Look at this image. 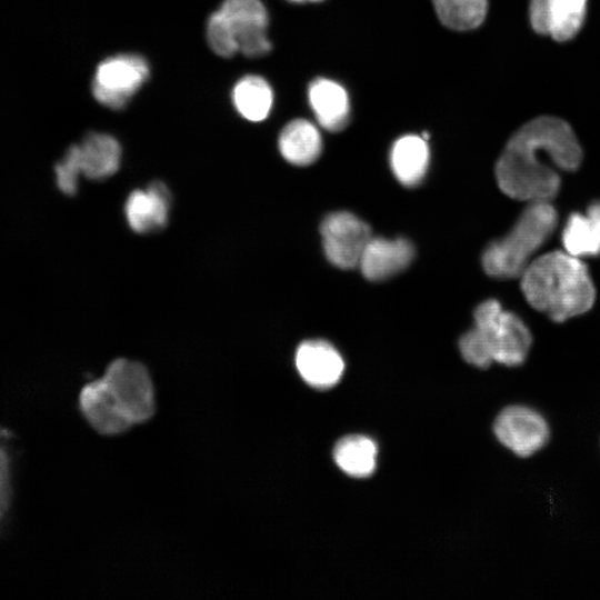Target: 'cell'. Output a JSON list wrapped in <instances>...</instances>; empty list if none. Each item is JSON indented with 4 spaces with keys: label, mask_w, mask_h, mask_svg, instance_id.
I'll return each instance as SVG.
<instances>
[{
    "label": "cell",
    "mask_w": 600,
    "mask_h": 600,
    "mask_svg": "<svg viewBox=\"0 0 600 600\" xmlns=\"http://www.w3.org/2000/svg\"><path fill=\"white\" fill-rule=\"evenodd\" d=\"M310 107L319 124L331 132L343 130L350 120V102L346 89L338 82L314 79L308 88Z\"/></svg>",
    "instance_id": "cell-16"
},
{
    "label": "cell",
    "mask_w": 600,
    "mask_h": 600,
    "mask_svg": "<svg viewBox=\"0 0 600 600\" xmlns=\"http://www.w3.org/2000/svg\"><path fill=\"white\" fill-rule=\"evenodd\" d=\"M580 143L562 119L543 116L518 129L496 164L500 190L516 200L551 201L561 186V171L577 170Z\"/></svg>",
    "instance_id": "cell-1"
},
{
    "label": "cell",
    "mask_w": 600,
    "mask_h": 600,
    "mask_svg": "<svg viewBox=\"0 0 600 600\" xmlns=\"http://www.w3.org/2000/svg\"><path fill=\"white\" fill-rule=\"evenodd\" d=\"M149 73L147 60L139 54L108 57L96 69L92 94L104 107L122 109L147 81Z\"/></svg>",
    "instance_id": "cell-5"
},
{
    "label": "cell",
    "mask_w": 600,
    "mask_h": 600,
    "mask_svg": "<svg viewBox=\"0 0 600 600\" xmlns=\"http://www.w3.org/2000/svg\"><path fill=\"white\" fill-rule=\"evenodd\" d=\"M102 379L134 423L144 422L154 413V390L146 367L137 361L116 359Z\"/></svg>",
    "instance_id": "cell-6"
},
{
    "label": "cell",
    "mask_w": 600,
    "mask_h": 600,
    "mask_svg": "<svg viewBox=\"0 0 600 600\" xmlns=\"http://www.w3.org/2000/svg\"><path fill=\"white\" fill-rule=\"evenodd\" d=\"M219 10L233 30L238 51L259 58L271 50L268 11L261 0H223Z\"/></svg>",
    "instance_id": "cell-8"
},
{
    "label": "cell",
    "mask_w": 600,
    "mask_h": 600,
    "mask_svg": "<svg viewBox=\"0 0 600 600\" xmlns=\"http://www.w3.org/2000/svg\"><path fill=\"white\" fill-rule=\"evenodd\" d=\"M79 403L88 422L100 433L117 434L133 424L102 378L82 388Z\"/></svg>",
    "instance_id": "cell-11"
},
{
    "label": "cell",
    "mask_w": 600,
    "mask_h": 600,
    "mask_svg": "<svg viewBox=\"0 0 600 600\" xmlns=\"http://www.w3.org/2000/svg\"><path fill=\"white\" fill-rule=\"evenodd\" d=\"M557 224L558 213L550 201L529 202L511 230L486 248L482 254L484 271L497 279L521 277Z\"/></svg>",
    "instance_id": "cell-3"
},
{
    "label": "cell",
    "mask_w": 600,
    "mask_h": 600,
    "mask_svg": "<svg viewBox=\"0 0 600 600\" xmlns=\"http://www.w3.org/2000/svg\"><path fill=\"white\" fill-rule=\"evenodd\" d=\"M288 1L296 2V3H302V2H319V1H322V0H288Z\"/></svg>",
    "instance_id": "cell-27"
},
{
    "label": "cell",
    "mask_w": 600,
    "mask_h": 600,
    "mask_svg": "<svg viewBox=\"0 0 600 600\" xmlns=\"http://www.w3.org/2000/svg\"><path fill=\"white\" fill-rule=\"evenodd\" d=\"M81 176L92 180L111 177L120 167L121 147L118 140L101 132H91L72 144Z\"/></svg>",
    "instance_id": "cell-15"
},
{
    "label": "cell",
    "mask_w": 600,
    "mask_h": 600,
    "mask_svg": "<svg viewBox=\"0 0 600 600\" xmlns=\"http://www.w3.org/2000/svg\"><path fill=\"white\" fill-rule=\"evenodd\" d=\"M9 459L4 448L0 444V520L9 502Z\"/></svg>",
    "instance_id": "cell-26"
},
{
    "label": "cell",
    "mask_w": 600,
    "mask_h": 600,
    "mask_svg": "<svg viewBox=\"0 0 600 600\" xmlns=\"http://www.w3.org/2000/svg\"><path fill=\"white\" fill-rule=\"evenodd\" d=\"M390 166L394 177L407 187L422 181L429 166V148L423 137H400L390 151Z\"/></svg>",
    "instance_id": "cell-19"
},
{
    "label": "cell",
    "mask_w": 600,
    "mask_h": 600,
    "mask_svg": "<svg viewBox=\"0 0 600 600\" xmlns=\"http://www.w3.org/2000/svg\"><path fill=\"white\" fill-rule=\"evenodd\" d=\"M81 176L73 146H70L63 156L54 166V181L58 189L72 196L78 191L79 178Z\"/></svg>",
    "instance_id": "cell-24"
},
{
    "label": "cell",
    "mask_w": 600,
    "mask_h": 600,
    "mask_svg": "<svg viewBox=\"0 0 600 600\" xmlns=\"http://www.w3.org/2000/svg\"><path fill=\"white\" fill-rule=\"evenodd\" d=\"M459 348L463 359L474 367L484 369L493 362L488 350L473 329L461 337Z\"/></svg>",
    "instance_id": "cell-25"
},
{
    "label": "cell",
    "mask_w": 600,
    "mask_h": 600,
    "mask_svg": "<svg viewBox=\"0 0 600 600\" xmlns=\"http://www.w3.org/2000/svg\"><path fill=\"white\" fill-rule=\"evenodd\" d=\"M472 329L492 361L517 367L526 360L532 342L531 333L526 323L504 310L499 301L489 299L477 307Z\"/></svg>",
    "instance_id": "cell-4"
},
{
    "label": "cell",
    "mask_w": 600,
    "mask_h": 600,
    "mask_svg": "<svg viewBox=\"0 0 600 600\" xmlns=\"http://www.w3.org/2000/svg\"><path fill=\"white\" fill-rule=\"evenodd\" d=\"M337 466L348 476L363 478L376 469L377 446L363 436H349L334 447Z\"/></svg>",
    "instance_id": "cell-21"
},
{
    "label": "cell",
    "mask_w": 600,
    "mask_h": 600,
    "mask_svg": "<svg viewBox=\"0 0 600 600\" xmlns=\"http://www.w3.org/2000/svg\"><path fill=\"white\" fill-rule=\"evenodd\" d=\"M232 103L246 120H264L272 108L273 92L270 84L260 76L248 74L234 84L231 92Z\"/></svg>",
    "instance_id": "cell-20"
},
{
    "label": "cell",
    "mask_w": 600,
    "mask_h": 600,
    "mask_svg": "<svg viewBox=\"0 0 600 600\" xmlns=\"http://www.w3.org/2000/svg\"><path fill=\"white\" fill-rule=\"evenodd\" d=\"M498 440L520 457H528L541 449L549 436L544 419L526 407H508L496 419Z\"/></svg>",
    "instance_id": "cell-9"
},
{
    "label": "cell",
    "mask_w": 600,
    "mask_h": 600,
    "mask_svg": "<svg viewBox=\"0 0 600 600\" xmlns=\"http://www.w3.org/2000/svg\"><path fill=\"white\" fill-rule=\"evenodd\" d=\"M281 156L291 164L308 166L321 153L322 140L317 127L306 119H294L281 130L278 139Z\"/></svg>",
    "instance_id": "cell-18"
},
{
    "label": "cell",
    "mask_w": 600,
    "mask_h": 600,
    "mask_svg": "<svg viewBox=\"0 0 600 600\" xmlns=\"http://www.w3.org/2000/svg\"><path fill=\"white\" fill-rule=\"evenodd\" d=\"M320 233L326 257L340 269L358 267L372 238L369 226L347 211L327 216L320 226Z\"/></svg>",
    "instance_id": "cell-7"
},
{
    "label": "cell",
    "mask_w": 600,
    "mask_h": 600,
    "mask_svg": "<svg viewBox=\"0 0 600 600\" xmlns=\"http://www.w3.org/2000/svg\"><path fill=\"white\" fill-rule=\"evenodd\" d=\"M431 1L441 23L458 31L478 28L483 22L488 9V0Z\"/></svg>",
    "instance_id": "cell-22"
},
{
    "label": "cell",
    "mask_w": 600,
    "mask_h": 600,
    "mask_svg": "<svg viewBox=\"0 0 600 600\" xmlns=\"http://www.w3.org/2000/svg\"><path fill=\"white\" fill-rule=\"evenodd\" d=\"M561 239L564 251L577 258L599 256L600 201L592 202L586 213H571Z\"/></svg>",
    "instance_id": "cell-17"
},
{
    "label": "cell",
    "mask_w": 600,
    "mask_h": 600,
    "mask_svg": "<svg viewBox=\"0 0 600 600\" xmlns=\"http://www.w3.org/2000/svg\"><path fill=\"white\" fill-rule=\"evenodd\" d=\"M587 0H530L533 30L557 41L572 39L584 21Z\"/></svg>",
    "instance_id": "cell-10"
},
{
    "label": "cell",
    "mask_w": 600,
    "mask_h": 600,
    "mask_svg": "<svg viewBox=\"0 0 600 600\" xmlns=\"http://www.w3.org/2000/svg\"><path fill=\"white\" fill-rule=\"evenodd\" d=\"M207 40L211 50L220 57L230 58L238 52L233 30L219 9L208 19Z\"/></svg>",
    "instance_id": "cell-23"
},
{
    "label": "cell",
    "mask_w": 600,
    "mask_h": 600,
    "mask_svg": "<svg viewBox=\"0 0 600 600\" xmlns=\"http://www.w3.org/2000/svg\"><path fill=\"white\" fill-rule=\"evenodd\" d=\"M520 278L526 300L554 322L589 311L596 300L587 266L566 251L536 258Z\"/></svg>",
    "instance_id": "cell-2"
},
{
    "label": "cell",
    "mask_w": 600,
    "mask_h": 600,
    "mask_svg": "<svg viewBox=\"0 0 600 600\" xmlns=\"http://www.w3.org/2000/svg\"><path fill=\"white\" fill-rule=\"evenodd\" d=\"M414 257L407 239L372 237L367 243L359 266L366 279L381 281L404 270Z\"/></svg>",
    "instance_id": "cell-13"
},
{
    "label": "cell",
    "mask_w": 600,
    "mask_h": 600,
    "mask_svg": "<svg viewBox=\"0 0 600 600\" xmlns=\"http://www.w3.org/2000/svg\"><path fill=\"white\" fill-rule=\"evenodd\" d=\"M171 194L161 181H154L146 190L132 191L124 204L129 227L138 233L163 228L169 218Z\"/></svg>",
    "instance_id": "cell-14"
},
{
    "label": "cell",
    "mask_w": 600,
    "mask_h": 600,
    "mask_svg": "<svg viewBox=\"0 0 600 600\" xmlns=\"http://www.w3.org/2000/svg\"><path fill=\"white\" fill-rule=\"evenodd\" d=\"M294 360L301 378L311 387L319 389L333 387L344 369L340 353L323 340L302 342L297 349Z\"/></svg>",
    "instance_id": "cell-12"
}]
</instances>
